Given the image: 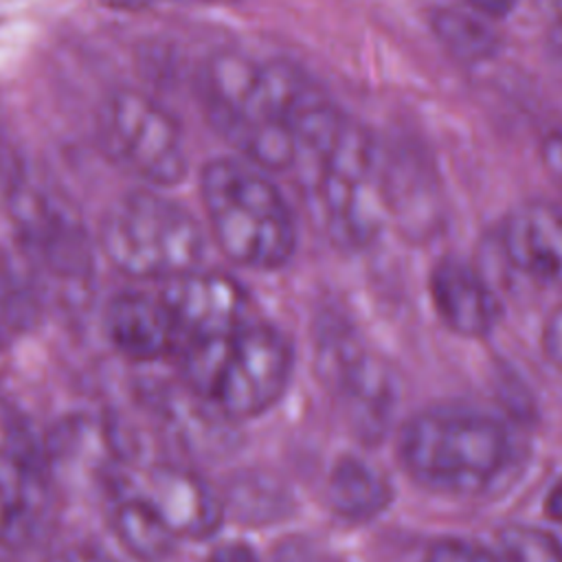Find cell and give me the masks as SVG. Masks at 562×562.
<instances>
[{"mask_svg":"<svg viewBox=\"0 0 562 562\" xmlns=\"http://www.w3.org/2000/svg\"><path fill=\"white\" fill-rule=\"evenodd\" d=\"M198 81L206 119L244 160L263 171L294 167V121L318 90L296 66L220 50Z\"/></svg>","mask_w":562,"mask_h":562,"instance_id":"cell-1","label":"cell"},{"mask_svg":"<svg viewBox=\"0 0 562 562\" xmlns=\"http://www.w3.org/2000/svg\"><path fill=\"white\" fill-rule=\"evenodd\" d=\"M397 457L419 485L439 494L476 496L509 470L512 435L481 411L432 406L402 426Z\"/></svg>","mask_w":562,"mask_h":562,"instance_id":"cell-2","label":"cell"},{"mask_svg":"<svg viewBox=\"0 0 562 562\" xmlns=\"http://www.w3.org/2000/svg\"><path fill=\"white\" fill-rule=\"evenodd\" d=\"M200 195L220 250L235 266L270 272L296 248V226L281 191L244 158H213L200 171Z\"/></svg>","mask_w":562,"mask_h":562,"instance_id":"cell-3","label":"cell"},{"mask_svg":"<svg viewBox=\"0 0 562 562\" xmlns=\"http://www.w3.org/2000/svg\"><path fill=\"white\" fill-rule=\"evenodd\" d=\"M99 248L127 277L171 281L200 270L206 241L184 206L151 189H136L108 211Z\"/></svg>","mask_w":562,"mask_h":562,"instance_id":"cell-4","label":"cell"},{"mask_svg":"<svg viewBox=\"0 0 562 562\" xmlns=\"http://www.w3.org/2000/svg\"><path fill=\"white\" fill-rule=\"evenodd\" d=\"M97 140L110 160L149 187H173L187 176L189 158L178 121L136 88H119L101 101Z\"/></svg>","mask_w":562,"mask_h":562,"instance_id":"cell-5","label":"cell"},{"mask_svg":"<svg viewBox=\"0 0 562 562\" xmlns=\"http://www.w3.org/2000/svg\"><path fill=\"white\" fill-rule=\"evenodd\" d=\"M7 206L20 244L42 268L68 279L90 272V235L75 206L53 184L20 176L9 187Z\"/></svg>","mask_w":562,"mask_h":562,"instance_id":"cell-6","label":"cell"},{"mask_svg":"<svg viewBox=\"0 0 562 562\" xmlns=\"http://www.w3.org/2000/svg\"><path fill=\"white\" fill-rule=\"evenodd\" d=\"M292 375V345L272 325L246 323L231 338L211 404L231 422L272 408Z\"/></svg>","mask_w":562,"mask_h":562,"instance_id":"cell-7","label":"cell"},{"mask_svg":"<svg viewBox=\"0 0 562 562\" xmlns=\"http://www.w3.org/2000/svg\"><path fill=\"white\" fill-rule=\"evenodd\" d=\"M318 371L367 435L382 430L393 406L386 367L345 325H329L318 340Z\"/></svg>","mask_w":562,"mask_h":562,"instance_id":"cell-8","label":"cell"},{"mask_svg":"<svg viewBox=\"0 0 562 562\" xmlns=\"http://www.w3.org/2000/svg\"><path fill=\"white\" fill-rule=\"evenodd\" d=\"M180 331V347L235 334L248 323V294L244 285L222 272L195 270L167 281L160 292Z\"/></svg>","mask_w":562,"mask_h":562,"instance_id":"cell-9","label":"cell"},{"mask_svg":"<svg viewBox=\"0 0 562 562\" xmlns=\"http://www.w3.org/2000/svg\"><path fill=\"white\" fill-rule=\"evenodd\" d=\"M136 498L145 501L178 538H209L226 514L220 492L200 474L171 465L149 470Z\"/></svg>","mask_w":562,"mask_h":562,"instance_id":"cell-10","label":"cell"},{"mask_svg":"<svg viewBox=\"0 0 562 562\" xmlns=\"http://www.w3.org/2000/svg\"><path fill=\"white\" fill-rule=\"evenodd\" d=\"M105 334L130 360L151 362L180 349V331L162 294L121 292L105 307Z\"/></svg>","mask_w":562,"mask_h":562,"instance_id":"cell-11","label":"cell"},{"mask_svg":"<svg viewBox=\"0 0 562 562\" xmlns=\"http://www.w3.org/2000/svg\"><path fill=\"white\" fill-rule=\"evenodd\" d=\"M503 250L529 279L562 290V206L527 202L503 222Z\"/></svg>","mask_w":562,"mask_h":562,"instance_id":"cell-12","label":"cell"},{"mask_svg":"<svg viewBox=\"0 0 562 562\" xmlns=\"http://www.w3.org/2000/svg\"><path fill=\"white\" fill-rule=\"evenodd\" d=\"M430 299L443 325L465 338L487 336L501 316L492 285L470 263L454 257L432 268Z\"/></svg>","mask_w":562,"mask_h":562,"instance_id":"cell-13","label":"cell"},{"mask_svg":"<svg viewBox=\"0 0 562 562\" xmlns=\"http://www.w3.org/2000/svg\"><path fill=\"white\" fill-rule=\"evenodd\" d=\"M327 501L338 516L353 522H364L389 507L391 483L373 463L345 454L329 472Z\"/></svg>","mask_w":562,"mask_h":562,"instance_id":"cell-14","label":"cell"},{"mask_svg":"<svg viewBox=\"0 0 562 562\" xmlns=\"http://www.w3.org/2000/svg\"><path fill=\"white\" fill-rule=\"evenodd\" d=\"M44 507L40 474L9 450H0V542H20L31 536Z\"/></svg>","mask_w":562,"mask_h":562,"instance_id":"cell-15","label":"cell"},{"mask_svg":"<svg viewBox=\"0 0 562 562\" xmlns=\"http://www.w3.org/2000/svg\"><path fill=\"white\" fill-rule=\"evenodd\" d=\"M112 531L121 547L138 562L167 560L180 540L171 527L140 498L132 496L116 505Z\"/></svg>","mask_w":562,"mask_h":562,"instance_id":"cell-16","label":"cell"},{"mask_svg":"<svg viewBox=\"0 0 562 562\" xmlns=\"http://www.w3.org/2000/svg\"><path fill=\"white\" fill-rule=\"evenodd\" d=\"M432 31L443 48L463 61L487 59L498 44L494 31L476 11L439 9L432 18Z\"/></svg>","mask_w":562,"mask_h":562,"instance_id":"cell-17","label":"cell"},{"mask_svg":"<svg viewBox=\"0 0 562 562\" xmlns=\"http://www.w3.org/2000/svg\"><path fill=\"white\" fill-rule=\"evenodd\" d=\"M503 562H562V542L538 527L512 525L498 531Z\"/></svg>","mask_w":562,"mask_h":562,"instance_id":"cell-18","label":"cell"},{"mask_svg":"<svg viewBox=\"0 0 562 562\" xmlns=\"http://www.w3.org/2000/svg\"><path fill=\"white\" fill-rule=\"evenodd\" d=\"M424 562H501V560L481 544H472L463 540H439L428 549Z\"/></svg>","mask_w":562,"mask_h":562,"instance_id":"cell-19","label":"cell"},{"mask_svg":"<svg viewBox=\"0 0 562 562\" xmlns=\"http://www.w3.org/2000/svg\"><path fill=\"white\" fill-rule=\"evenodd\" d=\"M542 351L547 360L562 371V305H558L542 329Z\"/></svg>","mask_w":562,"mask_h":562,"instance_id":"cell-20","label":"cell"},{"mask_svg":"<svg viewBox=\"0 0 562 562\" xmlns=\"http://www.w3.org/2000/svg\"><path fill=\"white\" fill-rule=\"evenodd\" d=\"M540 158L549 176L562 187V127L551 130L540 143Z\"/></svg>","mask_w":562,"mask_h":562,"instance_id":"cell-21","label":"cell"},{"mask_svg":"<svg viewBox=\"0 0 562 562\" xmlns=\"http://www.w3.org/2000/svg\"><path fill=\"white\" fill-rule=\"evenodd\" d=\"M209 562H259L257 555L241 542H226L211 553Z\"/></svg>","mask_w":562,"mask_h":562,"instance_id":"cell-22","label":"cell"},{"mask_svg":"<svg viewBox=\"0 0 562 562\" xmlns=\"http://www.w3.org/2000/svg\"><path fill=\"white\" fill-rule=\"evenodd\" d=\"M50 562H116V560H112L108 553H103V551H99V549H92V547H77V549L66 551L64 555L53 558Z\"/></svg>","mask_w":562,"mask_h":562,"instance_id":"cell-23","label":"cell"},{"mask_svg":"<svg viewBox=\"0 0 562 562\" xmlns=\"http://www.w3.org/2000/svg\"><path fill=\"white\" fill-rule=\"evenodd\" d=\"M468 4L472 11H476L481 15L501 18L514 9L516 0H468Z\"/></svg>","mask_w":562,"mask_h":562,"instance_id":"cell-24","label":"cell"},{"mask_svg":"<svg viewBox=\"0 0 562 562\" xmlns=\"http://www.w3.org/2000/svg\"><path fill=\"white\" fill-rule=\"evenodd\" d=\"M544 507H547V514H549L553 520L562 522V479L551 487Z\"/></svg>","mask_w":562,"mask_h":562,"instance_id":"cell-25","label":"cell"},{"mask_svg":"<svg viewBox=\"0 0 562 562\" xmlns=\"http://www.w3.org/2000/svg\"><path fill=\"white\" fill-rule=\"evenodd\" d=\"M551 4H553V9H555V13L562 18V0H551Z\"/></svg>","mask_w":562,"mask_h":562,"instance_id":"cell-26","label":"cell"}]
</instances>
